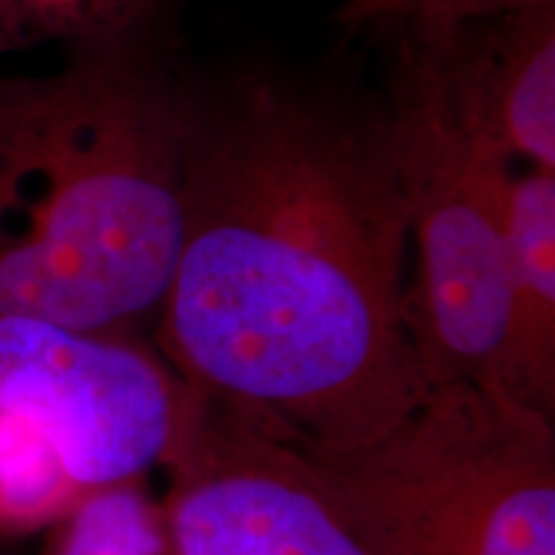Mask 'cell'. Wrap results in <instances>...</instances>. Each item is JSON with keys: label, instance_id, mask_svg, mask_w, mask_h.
<instances>
[{"label": "cell", "instance_id": "30bf717a", "mask_svg": "<svg viewBox=\"0 0 555 555\" xmlns=\"http://www.w3.org/2000/svg\"><path fill=\"white\" fill-rule=\"evenodd\" d=\"M39 555H176L163 502L142 481L93 489L39 540Z\"/></svg>", "mask_w": 555, "mask_h": 555}, {"label": "cell", "instance_id": "ba28073f", "mask_svg": "<svg viewBox=\"0 0 555 555\" xmlns=\"http://www.w3.org/2000/svg\"><path fill=\"white\" fill-rule=\"evenodd\" d=\"M86 494L57 437L0 363V555L44 538Z\"/></svg>", "mask_w": 555, "mask_h": 555}, {"label": "cell", "instance_id": "3957f363", "mask_svg": "<svg viewBox=\"0 0 555 555\" xmlns=\"http://www.w3.org/2000/svg\"><path fill=\"white\" fill-rule=\"evenodd\" d=\"M409 214L406 319L427 388H502L517 165L429 41L404 37L388 101Z\"/></svg>", "mask_w": 555, "mask_h": 555}, {"label": "cell", "instance_id": "9c48e42d", "mask_svg": "<svg viewBox=\"0 0 555 555\" xmlns=\"http://www.w3.org/2000/svg\"><path fill=\"white\" fill-rule=\"evenodd\" d=\"M170 0H0V57L62 47L65 52L144 39Z\"/></svg>", "mask_w": 555, "mask_h": 555}, {"label": "cell", "instance_id": "52a82bcc", "mask_svg": "<svg viewBox=\"0 0 555 555\" xmlns=\"http://www.w3.org/2000/svg\"><path fill=\"white\" fill-rule=\"evenodd\" d=\"M502 388L555 414V170L512 180Z\"/></svg>", "mask_w": 555, "mask_h": 555}, {"label": "cell", "instance_id": "277c9868", "mask_svg": "<svg viewBox=\"0 0 555 555\" xmlns=\"http://www.w3.org/2000/svg\"><path fill=\"white\" fill-rule=\"evenodd\" d=\"M314 463L376 555H555L553 416L499 386L427 388L378 440Z\"/></svg>", "mask_w": 555, "mask_h": 555}, {"label": "cell", "instance_id": "8992f818", "mask_svg": "<svg viewBox=\"0 0 555 555\" xmlns=\"http://www.w3.org/2000/svg\"><path fill=\"white\" fill-rule=\"evenodd\" d=\"M425 41L512 163L555 170V3Z\"/></svg>", "mask_w": 555, "mask_h": 555}, {"label": "cell", "instance_id": "5b68a950", "mask_svg": "<svg viewBox=\"0 0 555 555\" xmlns=\"http://www.w3.org/2000/svg\"><path fill=\"white\" fill-rule=\"evenodd\" d=\"M163 470L176 555H376L314 457L196 391Z\"/></svg>", "mask_w": 555, "mask_h": 555}, {"label": "cell", "instance_id": "7a4b0ae2", "mask_svg": "<svg viewBox=\"0 0 555 555\" xmlns=\"http://www.w3.org/2000/svg\"><path fill=\"white\" fill-rule=\"evenodd\" d=\"M189 86L144 39L0 75V314L155 324L183 245Z\"/></svg>", "mask_w": 555, "mask_h": 555}, {"label": "cell", "instance_id": "6da1fadb", "mask_svg": "<svg viewBox=\"0 0 555 555\" xmlns=\"http://www.w3.org/2000/svg\"><path fill=\"white\" fill-rule=\"evenodd\" d=\"M386 106L296 80L189 86L183 245L155 343L191 391L304 453L378 440L427 393Z\"/></svg>", "mask_w": 555, "mask_h": 555}, {"label": "cell", "instance_id": "8fae6325", "mask_svg": "<svg viewBox=\"0 0 555 555\" xmlns=\"http://www.w3.org/2000/svg\"><path fill=\"white\" fill-rule=\"evenodd\" d=\"M555 0H356L360 21H388L404 29V37L442 39L463 26L504 16Z\"/></svg>", "mask_w": 555, "mask_h": 555}]
</instances>
